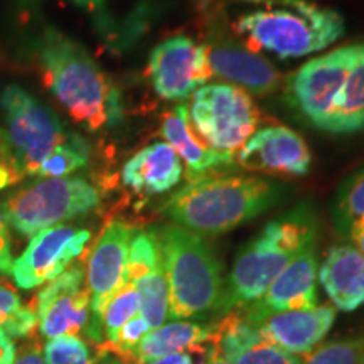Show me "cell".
Segmentation results:
<instances>
[{
	"label": "cell",
	"mask_w": 364,
	"mask_h": 364,
	"mask_svg": "<svg viewBox=\"0 0 364 364\" xmlns=\"http://www.w3.org/2000/svg\"><path fill=\"white\" fill-rule=\"evenodd\" d=\"M36 54L44 83L73 120L91 132L122 124L124 100L120 90L83 46L48 27L41 34Z\"/></svg>",
	"instance_id": "1"
},
{
	"label": "cell",
	"mask_w": 364,
	"mask_h": 364,
	"mask_svg": "<svg viewBox=\"0 0 364 364\" xmlns=\"http://www.w3.org/2000/svg\"><path fill=\"white\" fill-rule=\"evenodd\" d=\"M280 199V186L265 177L208 174L177 191L164 215L199 236H218L263 215Z\"/></svg>",
	"instance_id": "2"
},
{
	"label": "cell",
	"mask_w": 364,
	"mask_h": 364,
	"mask_svg": "<svg viewBox=\"0 0 364 364\" xmlns=\"http://www.w3.org/2000/svg\"><path fill=\"white\" fill-rule=\"evenodd\" d=\"M316 218L304 206L268 221L236 253L216 316L223 317L260 300L295 255L316 241Z\"/></svg>",
	"instance_id": "3"
},
{
	"label": "cell",
	"mask_w": 364,
	"mask_h": 364,
	"mask_svg": "<svg viewBox=\"0 0 364 364\" xmlns=\"http://www.w3.org/2000/svg\"><path fill=\"white\" fill-rule=\"evenodd\" d=\"M169 285V318L216 314L225 289L223 268L203 236L172 223L156 231Z\"/></svg>",
	"instance_id": "4"
},
{
	"label": "cell",
	"mask_w": 364,
	"mask_h": 364,
	"mask_svg": "<svg viewBox=\"0 0 364 364\" xmlns=\"http://www.w3.org/2000/svg\"><path fill=\"white\" fill-rule=\"evenodd\" d=\"M236 31L250 44L280 59L304 58L338 43L346 22L338 11L295 0L241 16Z\"/></svg>",
	"instance_id": "5"
},
{
	"label": "cell",
	"mask_w": 364,
	"mask_h": 364,
	"mask_svg": "<svg viewBox=\"0 0 364 364\" xmlns=\"http://www.w3.org/2000/svg\"><path fill=\"white\" fill-rule=\"evenodd\" d=\"M0 166L14 182L38 176L39 167L73 135L51 108L38 102L19 85L0 95Z\"/></svg>",
	"instance_id": "6"
},
{
	"label": "cell",
	"mask_w": 364,
	"mask_h": 364,
	"mask_svg": "<svg viewBox=\"0 0 364 364\" xmlns=\"http://www.w3.org/2000/svg\"><path fill=\"white\" fill-rule=\"evenodd\" d=\"M100 206L98 191L81 177L41 179L9 196L0 206L9 228L34 236L48 228L65 225Z\"/></svg>",
	"instance_id": "7"
},
{
	"label": "cell",
	"mask_w": 364,
	"mask_h": 364,
	"mask_svg": "<svg viewBox=\"0 0 364 364\" xmlns=\"http://www.w3.org/2000/svg\"><path fill=\"white\" fill-rule=\"evenodd\" d=\"M188 110L196 134L208 147L230 157L257 132L260 117L247 91L228 83L201 86Z\"/></svg>",
	"instance_id": "8"
},
{
	"label": "cell",
	"mask_w": 364,
	"mask_h": 364,
	"mask_svg": "<svg viewBox=\"0 0 364 364\" xmlns=\"http://www.w3.org/2000/svg\"><path fill=\"white\" fill-rule=\"evenodd\" d=\"M356 53L358 44L344 46L311 59L290 76V105L317 130L324 132Z\"/></svg>",
	"instance_id": "9"
},
{
	"label": "cell",
	"mask_w": 364,
	"mask_h": 364,
	"mask_svg": "<svg viewBox=\"0 0 364 364\" xmlns=\"http://www.w3.org/2000/svg\"><path fill=\"white\" fill-rule=\"evenodd\" d=\"M135 230L129 223L113 220L103 228L86 265V287L91 297V318L86 338L97 346L105 343L102 312L107 302L125 285L127 260Z\"/></svg>",
	"instance_id": "10"
},
{
	"label": "cell",
	"mask_w": 364,
	"mask_h": 364,
	"mask_svg": "<svg viewBox=\"0 0 364 364\" xmlns=\"http://www.w3.org/2000/svg\"><path fill=\"white\" fill-rule=\"evenodd\" d=\"M91 238L88 230L58 225L31 236L29 245L14 260L12 279L22 290H33L58 279L71 265Z\"/></svg>",
	"instance_id": "11"
},
{
	"label": "cell",
	"mask_w": 364,
	"mask_h": 364,
	"mask_svg": "<svg viewBox=\"0 0 364 364\" xmlns=\"http://www.w3.org/2000/svg\"><path fill=\"white\" fill-rule=\"evenodd\" d=\"M149 75L162 100L181 102L189 98L213 76L206 46L184 34L162 41L149 58Z\"/></svg>",
	"instance_id": "12"
},
{
	"label": "cell",
	"mask_w": 364,
	"mask_h": 364,
	"mask_svg": "<svg viewBox=\"0 0 364 364\" xmlns=\"http://www.w3.org/2000/svg\"><path fill=\"white\" fill-rule=\"evenodd\" d=\"M36 318L46 339L86 332L91 318V297L81 267L68 268L38 294Z\"/></svg>",
	"instance_id": "13"
},
{
	"label": "cell",
	"mask_w": 364,
	"mask_h": 364,
	"mask_svg": "<svg viewBox=\"0 0 364 364\" xmlns=\"http://www.w3.org/2000/svg\"><path fill=\"white\" fill-rule=\"evenodd\" d=\"M317 270L316 241H312L295 255L294 260L272 282L260 300L243 307L240 312L247 318H257L272 312L317 307Z\"/></svg>",
	"instance_id": "14"
},
{
	"label": "cell",
	"mask_w": 364,
	"mask_h": 364,
	"mask_svg": "<svg viewBox=\"0 0 364 364\" xmlns=\"http://www.w3.org/2000/svg\"><path fill=\"white\" fill-rule=\"evenodd\" d=\"M235 161L250 171L282 176H304L311 169L312 156L306 140L282 125L262 129L236 152Z\"/></svg>",
	"instance_id": "15"
},
{
	"label": "cell",
	"mask_w": 364,
	"mask_h": 364,
	"mask_svg": "<svg viewBox=\"0 0 364 364\" xmlns=\"http://www.w3.org/2000/svg\"><path fill=\"white\" fill-rule=\"evenodd\" d=\"M334 321L336 309L332 306L272 312L257 318H247L263 338L294 356H306L311 353L329 334Z\"/></svg>",
	"instance_id": "16"
},
{
	"label": "cell",
	"mask_w": 364,
	"mask_h": 364,
	"mask_svg": "<svg viewBox=\"0 0 364 364\" xmlns=\"http://www.w3.org/2000/svg\"><path fill=\"white\" fill-rule=\"evenodd\" d=\"M215 341L230 364H302L299 356L263 338L238 311L216 322Z\"/></svg>",
	"instance_id": "17"
},
{
	"label": "cell",
	"mask_w": 364,
	"mask_h": 364,
	"mask_svg": "<svg viewBox=\"0 0 364 364\" xmlns=\"http://www.w3.org/2000/svg\"><path fill=\"white\" fill-rule=\"evenodd\" d=\"M317 277L336 311L354 312L364 306V255L358 248H329Z\"/></svg>",
	"instance_id": "18"
},
{
	"label": "cell",
	"mask_w": 364,
	"mask_h": 364,
	"mask_svg": "<svg viewBox=\"0 0 364 364\" xmlns=\"http://www.w3.org/2000/svg\"><path fill=\"white\" fill-rule=\"evenodd\" d=\"M184 174V166L167 142H154L125 162L122 181L140 196L164 194L174 189Z\"/></svg>",
	"instance_id": "19"
},
{
	"label": "cell",
	"mask_w": 364,
	"mask_h": 364,
	"mask_svg": "<svg viewBox=\"0 0 364 364\" xmlns=\"http://www.w3.org/2000/svg\"><path fill=\"white\" fill-rule=\"evenodd\" d=\"M213 75L230 80L241 90L268 95L279 85V73L265 58L236 44H211L206 48Z\"/></svg>",
	"instance_id": "20"
},
{
	"label": "cell",
	"mask_w": 364,
	"mask_h": 364,
	"mask_svg": "<svg viewBox=\"0 0 364 364\" xmlns=\"http://www.w3.org/2000/svg\"><path fill=\"white\" fill-rule=\"evenodd\" d=\"M161 132L166 142L176 150L182 162L186 164L189 181L201 179L216 167L235 162V157L216 152L201 142L189 122V110L186 105H177L162 120Z\"/></svg>",
	"instance_id": "21"
},
{
	"label": "cell",
	"mask_w": 364,
	"mask_h": 364,
	"mask_svg": "<svg viewBox=\"0 0 364 364\" xmlns=\"http://www.w3.org/2000/svg\"><path fill=\"white\" fill-rule=\"evenodd\" d=\"M216 324L174 321L156 327L145 334L139 346L132 351L130 361L134 364H149L172 353L196 348L215 339Z\"/></svg>",
	"instance_id": "22"
},
{
	"label": "cell",
	"mask_w": 364,
	"mask_h": 364,
	"mask_svg": "<svg viewBox=\"0 0 364 364\" xmlns=\"http://www.w3.org/2000/svg\"><path fill=\"white\" fill-rule=\"evenodd\" d=\"M359 130H364V44H358V53L324 129L329 134Z\"/></svg>",
	"instance_id": "23"
},
{
	"label": "cell",
	"mask_w": 364,
	"mask_h": 364,
	"mask_svg": "<svg viewBox=\"0 0 364 364\" xmlns=\"http://www.w3.org/2000/svg\"><path fill=\"white\" fill-rule=\"evenodd\" d=\"M332 220L343 236H351L364 220V167L346 179L332 204Z\"/></svg>",
	"instance_id": "24"
},
{
	"label": "cell",
	"mask_w": 364,
	"mask_h": 364,
	"mask_svg": "<svg viewBox=\"0 0 364 364\" xmlns=\"http://www.w3.org/2000/svg\"><path fill=\"white\" fill-rule=\"evenodd\" d=\"M134 285L142 300L140 316L145 318L150 329L166 324V321L169 318V285H167L162 263L140 277L139 280L134 282Z\"/></svg>",
	"instance_id": "25"
},
{
	"label": "cell",
	"mask_w": 364,
	"mask_h": 364,
	"mask_svg": "<svg viewBox=\"0 0 364 364\" xmlns=\"http://www.w3.org/2000/svg\"><path fill=\"white\" fill-rule=\"evenodd\" d=\"M140 306H142V300H140V294L134 284H125L108 300L102 312V329L105 343L115 344L117 336L122 327L132 317L140 314Z\"/></svg>",
	"instance_id": "26"
},
{
	"label": "cell",
	"mask_w": 364,
	"mask_h": 364,
	"mask_svg": "<svg viewBox=\"0 0 364 364\" xmlns=\"http://www.w3.org/2000/svg\"><path fill=\"white\" fill-rule=\"evenodd\" d=\"M36 327L38 318L33 309L26 307L14 290L0 285V331L12 339H24L33 336Z\"/></svg>",
	"instance_id": "27"
},
{
	"label": "cell",
	"mask_w": 364,
	"mask_h": 364,
	"mask_svg": "<svg viewBox=\"0 0 364 364\" xmlns=\"http://www.w3.org/2000/svg\"><path fill=\"white\" fill-rule=\"evenodd\" d=\"M161 263L162 255L156 231H142L134 235L129 248V260H127L125 284H134Z\"/></svg>",
	"instance_id": "28"
},
{
	"label": "cell",
	"mask_w": 364,
	"mask_h": 364,
	"mask_svg": "<svg viewBox=\"0 0 364 364\" xmlns=\"http://www.w3.org/2000/svg\"><path fill=\"white\" fill-rule=\"evenodd\" d=\"M302 364H364V336L329 341L306 354Z\"/></svg>",
	"instance_id": "29"
},
{
	"label": "cell",
	"mask_w": 364,
	"mask_h": 364,
	"mask_svg": "<svg viewBox=\"0 0 364 364\" xmlns=\"http://www.w3.org/2000/svg\"><path fill=\"white\" fill-rule=\"evenodd\" d=\"M46 364H91V354L85 341L76 336H59L44 346Z\"/></svg>",
	"instance_id": "30"
},
{
	"label": "cell",
	"mask_w": 364,
	"mask_h": 364,
	"mask_svg": "<svg viewBox=\"0 0 364 364\" xmlns=\"http://www.w3.org/2000/svg\"><path fill=\"white\" fill-rule=\"evenodd\" d=\"M211 343V341H209ZM209 343L196 346V348L184 349V351L172 353L169 356H164L157 361H152L149 364H206L208 359V349Z\"/></svg>",
	"instance_id": "31"
},
{
	"label": "cell",
	"mask_w": 364,
	"mask_h": 364,
	"mask_svg": "<svg viewBox=\"0 0 364 364\" xmlns=\"http://www.w3.org/2000/svg\"><path fill=\"white\" fill-rule=\"evenodd\" d=\"M12 241H11V231H9V225L4 218L2 211H0V275L12 277Z\"/></svg>",
	"instance_id": "32"
},
{
	"label": "cell",
	"mask_w": 364,
	"mask_h": 364,
	"mask_svg": "<svg viewBox=\"0 0 364 364\" xmlns=\"http://www.w3.org/2000/svg\"><path fill=\"white\" fill-rule=\"evenodd\" d=\"M14 364H46L44 351L41 349L38 341L26 344L24 348L21 349V353H17Z\"/></svg>",
	"instance_id": "33"
},
{
	"label": "cell",
	"mask_w": 364,
	"mask_h": 364,
	"mask_svg": "<svg viewBox=\"0 0 364 364\" xmlns=\"http://www.w3.org/2000/svg\"><path fill=\"white\" fill-rule=\"evenodd\" d=\"M16 356L17 348L14 344V339L0 331V364H14Z\"/></svg>",
	"instance_id": "34"
},
{
	"label": "cell",
	"mask_w": 364,
	"mask_h": 364,
	"mask_svg": "<svg viewBox=\"0 0 364 364\" xmlns=\"http://www.w3.org/2000/svg\"><path fill=\"white\" fill-rule=\"evenodd\" d=\"M91 364H134L129 359L118 356L117 353H113L112 349H108L107 346H98V356L97 361H93Z\"/></svg>",
	"instance_id": "35"
},
{
	"label": "cell",
	"mask_w": 364,
	"mask_h": 364,
	"mask_svg": "<svg viewBox=\"0 0 364 364\" xmlns=\"http://www.w3.org/2000/svg\"><path fill=\"white\" fill-rule=\"evenodd\" d=\"M206 364H230V363L226 361V358L223 356V353H221L220 346L216 344V341H215V339H213L211 343H209Z\"/></svg>",
	"instance_id": "36"
},
{
	"label": "cell",
	"mask_w": 364,
	"mask_h": 364,
	"mask_svg": "<svg viewBox=\"0 0 364 364\" xmlns=\"http://www.w3.org/2000/svg\"><path fill=\"white\" fill-rule=\"evenodd\" d=\"M349 238H351L354 243H356V248L364 255V220L359 223L358 228L353 231Z\"/></svg>",
	"instance_id": "37"
},
{
	"label": "cell",
	"mask_w": 364,
	"mask_h": 364,
	"mask_svg": "<svg viewBox=\"0 0 364 364\" xmlns=\"http://www.w3.org/2000/svg\"><path fill=\"white\" fill-rule=\"evenodd\" d=\"M11 184H14L12 176L9 174V171L6 169V167L0 166V189L7 188V186H11Z\"/></svg>",
	"instance_id": "38"
},
{
	"label": "cell",
	"mask_w": 364,
	"mask_h": 364,
	"mask_svg": "<svg viewBox=\"0 0 364 364\" xmlns=\"http://www.w3.org/2000/svg\"><path fill=\"white\" fill-rule=\"evenodd\" d=\"M73 2H76L78 6H98L103 0H73Z\"/></svg>",
	"instance_id": "39"
},
{
	"label": "cell",
	"mask_w": 364,
	"mask_h": 364,
	"mask_svg": "<svg viewBox=\"0 0 364 364\" xmlns=\"http://www.w3.org/2000/svg\"><path fill=\"white\" fill-rule=\"evenodd\" d=\"M248 2H258V4H272V2H282V4H287V2H295V0H248Z\"/></svg>",
	"instance_id": "40"
}]
</instances>
